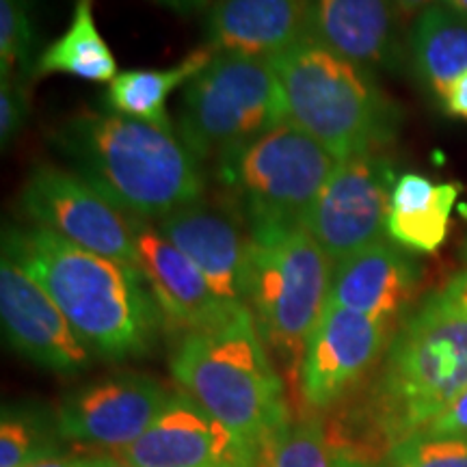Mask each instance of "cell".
<instances>
[{"label": "cell", "instance_id": "cell-11", "mask_svg": "<svg viewBox=\"0 0 467 467\" xmlns=\"http://www.w3.org/2000/svg\"><path fill=\"white\" fill-rule=\"evenodd\" d=\"M171 394L145 375H117L74 389L57 411L63 440L119 452L159 420Z\"/></svg>", "mask_w": 467, "mask_h": 467}, {"label": "cell", "instance_id": "cell-37", "mask_svg": "<svg viewBox=\"0 0 467 467\" xmlns=\"http://www.w3.org/2000/svg\"><path fill=\"white\" fill-rule=\"evenodd\" d=\"M465 258H467V247H465Z\"/></svg>", "mask_w": 467, "mask_h": 467}, {"label": "cell", "instance_id": "cell-8", "mask_svg": "<svg viewBox=\"0 0 467 467\" xmlns=\"http://www.w3.org/2000/svg\"><path fill=\"white\" fill-rule=\"evenodd\" d=\"M334 262L306 227L255 241L247 307L262 342L299 372L303 350L329 301Z\"/></svg>", "mask_w": 467, "mask_h": 467}, {"label": "cell", "instance_id": "cell-23", "mask_svg": "<svg viewBox=\"0 0 467 467\" xmlns=\"http://www.w3.org/2000/svg\"><path fill=\"white\" fill-rule=\"evenodd\" d=\"M72 74L89 83H113L117 61L93 20V0H76L67 31L35 61V74Z\"/></svg>", "mask_w": 467, "mask_h": 467}, {"label": "cell", "instance_id": "cell-14", "mask_svg": "<svg viewBox=\"0 0 467 467\" xmlns=\"http://www.w3.org/2000/svg\"><path fill=\"white\" fill-rule=\"evenodd\" d=\"M154 225L200 268L219 296L247 307L255 241L225 202L202 197Z\"/></svg>", "mask_w": 467, "mask_h": 467}, {"label": "cell", "instance_id": "cell-27", "mask_svg": "<svg viewBox=\"0 0 467 467\" xmlns=\"http://www.w3.org/2000/svg\"><path fill=\"white\" fill-rule=\"evenodd\" d=\"M383 467H467V437H411L389 451Z\"/></svg>", "mask_w": 467, "mask_h": 467}, {"label": "cell", "instance_id": "cell-17", "mask_svg": "<svg viewBox=\"0 0 467 467\" xmlns=\"http://www.w3.org/2000/svg\"><path fill=\"white\" fill-rule=\"evenodd\" d=\"M307 37L366 69L399 72L400 14L394 0H303Z\"/></svg>", "mask_w": 467, "mask_h": 467}, {"label": "cell", "instance_id": "cell-20", "mask_svg": "<svg viewBox=\"0 0 467 467\" xmlns=\"http://www.w3.org/2000/svg\"><path fill=\"white\" fill-rule=\"evenodd\" d=\"M459 192L452 182L435 184L420 173H402L389 200V241L418 254H435L448 236Z\"/></svg>", "mask_w": 467, "mask_h": 467}, {"label": "cell", "instance_id": "cell-32", "mask_svg": "<svg viewBox=\"0 0 467 467\" xmlns=\"http://www.w3.org/2000/svg\"><path fill=\"white\" fill-rule=\"evenodd\" d=\"M159 3L178 14H192V11H202L210 0H159Z\"/></svg>", "mask_w": 467, "mask_h": 467}, {"label": "cell", "instance_id": "cell-7", "mask_svg": "<svg viewBox=\"0 0 467 467\" xmlns=\"http://www.w3.org/2000/svg\"><path fill=\"white\" fill-rule=\"evenodd\" d=\"M284 121L288 109L273 63L214 52L184 85L178 132L197 159L217 162Z\"/></svg>", "mask_w": 467, "mask_h": 467}, {"label": "cell", "instance_id": "cell-36", "mask_svg": "<svg viewBox=\"0 0 467 467\" xmlns=\"http://www.w3.org/2000/svg\"><path fill=\"white\" fill-rule=\"evenodd\" d=\"M441 3H446L448 7H452V9H457L459 14H463V16H467V0H441Z\"/></svg>", "mask_w": 467, "mask_h": 467}, {"label": "cell", "instance_id": "cell-26", "mask_svg": "<svg viewBox=\"0 0 467 467\" xmlns=\"http://www.w3.org/2000/svg\"><path fill=\"white\" fill-rule=\"evenodd\" d=\"M35 28L28 0H0V78L33 66Z\"/></svg>", "mask_w": 467, "mask_h": 467}, {"label": "cell", "instance_id": "cell-6", "mask_svg": "<svg viewBox=\"0 0 467 467\" xmlns=\"http://www.w3.org/2000/svg\"><path fill=\"white\" fill-rule=\"evenodd\" d=\"M225 203L251 238L301 230L337 161L290 121L214 162Z\"/></svg>", "mask_w": 467, "mask_h": 467}, {"label": "cell", "instance_id": "cell-24", "mask_svg": "<svg viewBox=\"0 0 467 467\" xmlns=\"http://www.w3.org/2000/svg\"><path fill=\"white\" fill-rule=\"evenodd\" d=\"M258 467H372L337 446L318 422L284 424L260 446Z\"/></svg>", "mask_w": 467, "mask_h": 467}, {"label": "cell", "instance_id": "cell-16", "mask_svg": "<svg viewBox=\"0 0 467 467\" xmlns=\"http://www.w3.org/2000/svg\"><path fill=\"white\" fill-rule=\"evenodd\" d=\"M139 271L143 273L156 306L173 325L192 331L219 329L243 312L214 292L197 268L162 232L150 221L134 219Z\"/></svg>", "mask_w": 467, "mask_h": 467}, {"label": "cell", "instance_id": "cell-33", "mask_svg": "<svg viewBox=\"0 0 467 467\" xmlns=\"http://www.w3.org/2000/svg\"><path fill=\"white\" fill-rule=\"evenodd\" d=\"M26 467H91V457L89 459H61V457H52V459H44L37 461V463H31Z\"/></svg>", "mask_w": 467, "mask_h": 467}, {"label": "cell", "instance_id": "cell-35", "mask_svg": "<svg viewBox=\"0 0 467 467\" xmlns=\"http://www.w3.org/2000/svg\"><path fill=\"white\" fill-rule=\"evenodd\" d=\"M91 467H134L119 461L115 454H104V457H91Z\"/></svg>", "mask_w": 467, "mask_h": 467}, {"label": "cell", "instance_id": "cell-3", "mask_svg": "<svg viewBox=\"0 0 467 467\" xmlns=\"http://www.w3.org/2000/svg\"><path fill=\"white\" fill-rule=\"evenodd\" d=\"M467 388V307L451 290L399 327L368 394V418L389 448L411 440Z\"/></svg>", "mask_w": 467, "mask_h": 467}, {"label": "cell", "instance_id": "cell-25", "mask_svg": "<svg viewBox=\"0 0 467 467\" xmlns=\"http://www.w3.org/2000/svg\"><path fill=\"white\" fill-rule=\"evenodd\" d=\"M57 457V441L39 413L5 407L0 424V467H26Z\"/></svg>", "mask_w": 467, "mask_h": 467}, {"label": "cell", "instance_id": "cell-10", "mask_svg": "<svg viewBox=\"0 0 467 467\" xmlns=\"http://www.w3.org/2000/svg\"><path fill=\"white\" fill-rule=\"evenodd\" d=\"M394 184L392 161L381 151L337 162L306 221L334 265L388 236Z\"/></svg>", "mask_w": 467, "mask_h": 467}, {"label": "cell", "instance_id": "cell-13", "mask_svg": "<svg viewBox=\"0 0 467 467\" xmlns=\"http://www.w3.org/2000/svg\"><path fill=\"white\" fill-rule=\"evenodd\" d=\"M115 457L134 467H258L260 448L182 392L171 394L159 420Z\"/></svg>", "mask_w": 467, "mask_h": 467}, {"label": "cell", "instance_id": "cell-5", "mask_svg": "<svg viewBox=\"0 0 467 467\" xmlns=\"http://www.w3.org/2000/svg\"><path fill=\"white\" fill-rule=\"evenodd\" d=\"M171 375L210 416L258 448L288 424L282 377L249 307L219 329L186 334L171 355Z\"/></svg>", "mask_w": 467, "mask_h": 467}, {"label": "cell", "instance_id": "cell-18", "mask_svg": "<svg viewBox=\"0 0 467 467\" xmlns=\"http://www.w3.org/2000/svg\"><path fill=\"white\" fill-rule=\"evenodd\" d=\"M420 266L394 241L372 243L334 265L327 306L350 309L389 325L418 290Z\"/></svg>", "mask_w": 467, "mask_h": 467}, {"label": "cell", "instance_id": "cell-21", "mask_svg": "<svg viewBox=\"0 0 467 467\" xmlns=\"http://www.w3.org/2000/svg\"><path fill=\"white\" fill-rule=\"evenodd\" d=\"M407 50L416 78L441 100L467 72V16L446 3L431 5L413 17Z\"/></svg>", "mask_w": 467, "mask_h": 467}, {"label": "cell", "instance_id": "cell-34", "mask_svg": "<svg viewBox=\"0 0 467 467\" xmlns=\"http://www.w3.org/2000/svg\"><path fill=\"white\" fill-rule=\"evenodd\" d=\"M446 288L451 290L452 295L457 296V299L467 307V271L465 273H459L457 277H452L451 282L446 284Z\"/></svg>", "mask_w": 467, "mask_h": 467}, {"label": "cell", "instance_id": "cell-9", "mask_svg": "<svg viewBox=\"0 0 467 467\" xmlns=\"http://www.w3.org/2000/svg\"><path fill=\"white\" fill-rule=\"evenodd\" d=\"M17 206L31 225L139 271L134 217L74 171L37 165L26 175Z\"/></svg>", "mask_w": 467, "mask_h": 467}, {"label": "cell", "instance_id": "cell-15", "mask_svg": "<svg viewBox=\"0 0 467 467\" xmlns=\"http://www.w3.org/2000/svg\"><path fill=\"white\" fill-rule=\"evenodd\" d=\"M0 318L9 347L31 364L57 375H80L93 353L57 303L14 260H0Z\"/></svg>", "mask_w": 467, "mask_h": 467}, {"label": "cell", "instance_id": "cell-2", "mask_svg": "<svg viewBox=\"0 0 467 467\" xmlns=\"http://www.w3.org/2000/svg\"><path fill=\"white\" fill-rule=\"evenodd\" d=\"M76 175L134 219L156 221L202 200V161L173 130L117 113L80 110L52 134Z\"/></svg>", "mask_w": 467, "mask_h": 467}, {"label": "cell", "instance_id": "cell-30", "mask_svg": "<svg viewBox=\"0 0 467 467\" xmlns=\"http://www.w3.org/2000/svg\"><path fill=\"white\" fill-rule=\"evenodd\" d=\"M443 110L457 119H467V72L459 76L441 98Z\"/></svg>", "mask_w": 467, "mask_h": 467}, {"label": "cell", "instance_id": "cell-28", "mask_svg": "<svg viewBox=\"0 0 467 467\" xmlns=\"http://www.w3.org/2000/svg\"><path fill=\"white\" fill-rule=\"evenodd\" d=\"M28 76H3L0 83V143L9 148L20 137L31 113V96H28Z\"/></svg>", "mask_w": 467, "mask_h": 467}, {"label": "cell", "instance_id": "cell-22", "mask_svg": "<svg viewBox=\"0 0 467 467\" xmlns=\"http://www.w3.org/2000/svg\"><path fill=\"white\" fill-rule=\"evenodd\" d=\"M214 52L197 48L184 57L178 66L167 69H132L117 74L104 93V104L110 113L132 117L145 124L159 126L162 130H173L167 113V98L189 83L195 74L213 61Z\"/></svg>", "mask_w": 467, "mask_h": 467}, {"label": "cell", "instance_id": "cell-12", "mask_svg": "<svg viewBox=\"0 0 467 467\" xmlns=\"http://www.w3.org/2000/svg\"><path fill=\"white\" fill-rule=\"evenodd\" d=\"M388 344V325L350 309L327 306L303 350L299 389L314 409H329L353 392Z\"/></svg>", "mask_w": 467, "mask_h": 467}, {"label": "cell", "instance_id": "cell-29", "mask_svg": "<svg viewBox=\"0 0 467 467\" xmlns=\"http://www.w3.org/2000/svg\"><path fill=\"white\" fill-rule=\"evenodd\" d=\"M413 437H467V388Z\"/></svg>", "mask_w": 467, "mask_h": 467}, {"label": "cell", "instance_id": "cell-31", "mask_svg": "<svg viewBox=\"0 0 467 467\" xmlns=\"http://www.w3.org/2000/svg\"><path fill=\"white\" fill-rule=\"evenodd\" d=\"M435 3H441V0H394L400 17H416L420 11H424Z\"/></svg>", "mask_w": 467, "mask_h": 467}, {"label": "cell", "instance_id": "cell-1", "mask_svg": "<svg viewBox=\"0 0 467 467\" xmlns=\"http://www.w3.org/2000/svg\"><path fill=\"white\" fill-rule=\"evenodd\" d=\"M3 255L48 292L93 355L121 361L150 353L161 309L141 271L31 223L5 227Z\"/></svg>", "mask_w": 467, "mask_h": 467}, {"label": "cell", "instance_id": "cell-19", "mask_svg": "<svg viewBox=\"0 0 467 467\" xmlns=\"http://www.w3.org/2000/svg\"><path fill=\"white\" fill-rule=\"evenodd\" d=\"M303 0H217L208 14V48L275 58L306 37Z\"/></svg>", "mask_w": 467, "mask_h": 467}, {"label": "cell", "instance_id": "cell-4", "mask_svg": "<svg viewBox=\"0 0 467 467\" xmlns=\"http://www.w3.org/2000/svg\"><path fill=\"white\" fill-rule=\"evenodd\" d=\"M288 121L318 141L337 162L377 154L399 134L402 113L372 69L327 50L307 35L271 58Z\"/></svg>", "mask_w": 467, "mask_h": 467}]
</instances>
